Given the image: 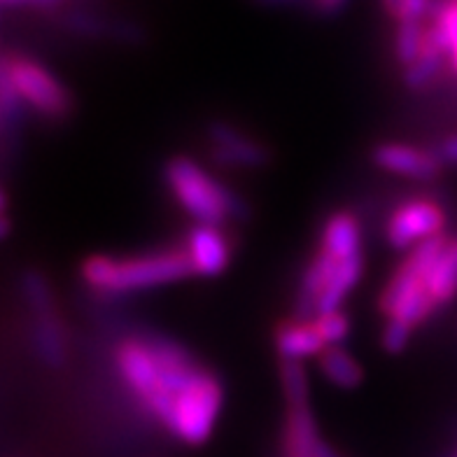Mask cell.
<instances>
[{"label": "cell", "instance_id": "1", "mask_svg": "<svg viewBox=\"0 0 457 457\" xmlns=\"http://www.w3.org/2000/svg\"><path fill=\"white\" fill-rule=\"evenodd\" d=\"M114 371L159 428L185 445L211 439L224 403V387L211 369L159 334H133L114 345Z\"/></svg>", "mask_w": 457, "mask_h": 457}, {"label": "cell", "instance_id": "2", "mask_svg": "<svg viewBox=\"0 0 457 457\" xmlns=\"http://www.w3.org/2000/svg\"><path fill=\"white\" fill-rule=\"evenodd\" d=\"M79 276L96 292L127 295L140 289L162 287L194 276L192 262L182 247L133 257H105L94 254L79 266Z\"/></svg>", "mask_w": 457, "mask_h": 457}, {"label": "cell", "instance_id": "3", "mask_svg": "<svg viewBox=\"0 0 457 457\" xmlns=\"http://www.w3.org/2000/svg\"><path fill=\"white\" fill-rule=\"evenodd\" d=\"M163 182L182 211L196 224L222 227L228 220H243L245 204L234 189L217 180L189 157H170L163 166Z\"/></svg>", "mask_w": 457, "mask_h": 457}, {"label": "cell", "instance_id": "4", "mask_svg": "<svg viewBox=\"0 0 457 457\" xmlns=\"http://www.w3.org/2000/svg\"><path fill=\"white\" fill-rule=\"evenodd\" d=\"M0 72L12 82L24 105L47 120H63L71 114L72 98L63 82L36 59L24 54H5Z\"/></svg>", "mask_w": 457, "mask_h": 457}, {"label": "cell", "instance_id": "5", "mask_svg": "<svg viewBox=\"0 0 457 457\" xmlns=\"http://www.w3.org/2000/svg\"><path fill=\"white\" fill-rule=\"evenodd\" d=\"M378 306L387 320H397L411 329L422 325L434 311H439L429 292L428 273L413 269L406 259L397 266V271L392 273L380 292Z\"/></svg>", "mask_w": 457, "mask_h": 457}, {"label": "cell", "instance_id": "6", "mask_svg": "<svg viewBox=\"0 0 457 457\" xmlns=\"http://www.w3.org/2000/svg\"><path fill=\"white\" fill-rule=\"evenodd\" d=\"M445 211L439 201L429 196L403 199L390 211L383 227L387 245L395 250H413L425 241L444 236Z\"/></svg>", "mask_w": 457, "mask_h": 457}, {"label": "cell", "instance_id": "7", "mask_svg": "<svg viewBox=\"0 0 457 457\" xmlns=\"http://www.w3.org/2000/svg\"><path fill=\"white\" fill-rule=\"evenodd\" d=\"M208 143H211L212 159L227 169H262L271 157L257 138L228 121L208 124Z\"/></svg>", "mask_w": 457, "mask_h": 457}, {"label": "cell", "instance_id": "8", "mask_svg": "<svg viewBox=\"0 0 457 457\" xmlns=\"http://www.w3.org/2000/svg\"><path fill=\"white\" fill-rule=\"evenodd\" d=\"M182 250L192 262L194 276L215 278L227 271L228 262H231L228 236L217 224H194L187 234Z\"/></svg>", "mask_w": 457, "mask_h": 457}, {"label": "cell", "instance_id": "9", "mask_svg": "<svg viewBox=\"0 0 457 457\" xmlns=\"http://www.w3.org/2000/svg\"><path fill=\"white\" fill-rule=\"evenodd\" d=\"M371 159L378 169L402 175V178H411V180H434V178H439L441 169H444V162L436 152L403 143L376 145Z\"/></svg>", "mask_w": 457, "mask_h": 457}, {"label": "cell", "instance_id": "10", "mask_svg": "<svg viewBox=\"0 0 457 457\" xmlns=\"http://www.w3.org/2000/svg\"><path fill=\"white\" fill-rule=\"evenodd\" d=\"M276 350L280 360H306V357L320 355L322 350L329 348L325 338L320 337L315 320H285L276 329Z\"/></svg>", "mask_w": 457, "mask_h": 457}, {"label": "cell", "instance_id": "11", "mask_svg": "<svg viewBox=\"0 0 457 457\" xmlns=\"http://www.w3.org/2000/svg\"><path fill=\"white\" fill-rule=\"evenodd\" d=\"M322 444L311 403L287 406L283 425V457H315Z\"/></svg>", "mask_w": 457, "mask_h": 457}, {"label": "cell", "instance_id": "12", "mask_svg": "<svg viewBox=\"0 0 457 457\" xmlns=\"http://www.w3.org/2000/svg\"><path fill=\"white\" fill-rule=\"evenodd\" d=\"M63 26L72 30V33H78V36L98 37V40H117V43L136 45L145 37L143 29L138 24L121 21V19L101 17V14L82 12V10L68 12L63 17Z\"/></svg>", "mask_w": 457, "mask_h": 457}, {"label": "cell", "instance_id": "13", "mask_svg": "<svg viewBox=\"0 0 457 457\" xmlns=\"http://www.w3.org/2000/svg\"><path fill=\"white\" fill-rule=\"evenodd\" d=\"M318 247L341 259L361 257V227L355 212H331L322 224Z\"/></svg>", "mask_w": 457, "mask_h": 457}, {"label": "cell", "instance_id": "14", "mask_svg": "<svg viewBox=\"0 0 457 457\" xmlns=\"http://www.w3.org/2000/svg\"><path fill=\"white\" fill-rule=\"evenodd\" d=\"M30 343L36 348L37 360L47 367H61L66 361V334L56 313L47 318H30Z\"/></svg>", "mask_w": 457, "mask_h": 457}, {"label": "cell", "instance_id": "15", "mask_svg": "<svg viewBox=\"0 0 457 457\" xmlns=\"http://www.w3.org/2000/svg\"><path fill=\"white\" fill-rule=\"evenodd\" d=\"M445 61H448V56H445L444 47L436 43V37L432 36V30H429L428 26V37H425L422 54L415 59V63H411V66L403 71V82H406V87L413 91L428 89L434 79L439 78V72L444 71Z\"/></svg>", "mask_w": 457, "mask_h": 457}, {"label": "cell", "instance_id": "16", "mask_svg": "<svg viewBox=\"0 0 457 457\" xmlns=\"http://www.w3.org/2000/svg\"><path fill=\"white\" fill-rule=\"evenodd\" d=\"M320 369L331 386L341 387V390H355L364 380L360 361L338 345H329L320 353Z\"/></svg>", "mask_w": 457, "mask_h": 457}, {"label": "cell", "instance_id": "17", "mask_svg": "<svg viewBox=\"0 0 457 457\" xmlns=\"http://www.w3.org/2000/svg\"><path fill=\"white\" fill-rule=\"evenodd\" d=\"M429 292L436 306H445L448 301L455 299L457 295V236L448 241L445 253L436 262L432 273L428 276Z\"/></svg>", "mask_w": 457, "mask_h": 457}, {"label": "cell", "instance_id": "18", "mask_svg": "<svg viewBox=\"0 0 457 457\" xmlns=\"http://www.w3.org/2000/svg\"><path fill=\"white\" fill-rule=\"evenodd\" d=\"M432 36L444 47L448 63L457 75V0H439L432 14Z\"/></svg>", "mask_w": 457, "mask_h": 457}, {"label": "cell", "instance_id": "19", "mask_svg": "<svg viewBox=\"0 0 457 457\" xmlns=\"http://www.w3.org/2000/svg\"><path fill=\"white\" fill-rule=\"evenodd\" d=\"M425 37H428V26L422 21H397L395 30V59L399 66L406 71L415 59L422 54L425 47Z\"/></svg>", "mask_w": 457, "mask_h": 457}, {"label": "cell", "instance_id": "20", "mask_svg": "<svg viewBox=\"0 0 457 457\" xmlns=\"http://www.w3.org/2000/svg\"><path fill=\"white\" fill-rule=\"evenodd\" d=\"M21 296L29 306L30 318H47L54 315V295L47 278L40 271H24L21 276Z\"/></svg>", "mask_w": 457, "mask_h": 457}, {"label": "cell", "instance_id": "21", "mask_svg": "<svg viewBox=\"0 0 457 457\" xmlns=\"http://www.w3.org/2000/svg\"><path fill=\"white\" fill-rule=\"evenodd\" d=\"M280 386L287 406L308 403V376L301 361L280 360Z\"/></svg>", "mask_w": 457, "mask_h": 457}, {"label": "cell", "instance_id": "22", "mask_svg": "<svg viewBox=\"0 0 457 457\" xmlns=\"http://www.w3.org/2000/svg\"><path fill=\"white\" fill-rule=\"evenodd\" d=\"M315 327H318L320 337L325 338L327 345H338L348 338L350 334V320L348 315L337 311V313L318 315L315 318Z\"/></svg>", "mask_w": 457, "mask_h": 457}, {"label": "cell", "instance_id": "23", "mask_svg": "<svg viewBox=\"0 0 457 457\" xmlns=\"http://www.w3.org/2000/svg\"><path fill=\"white\" fill-rule=\"evenodd\" d=\"M411 334H413L411 327L402 325L397 320H386V327H383V334H380L383 350H386V353H392V355H395V353H402V350L409 345Z\"/></svg>", "mask_w": 457, "mask_h": 457}, {"label": "cell", "instance_id": "24", "mask_svg": "<svg viewBox=\"0 0 457 457\" xmlns=\"http://www.w3.org/2000/svg\"><path fill=\"white\" fill-rule=\"evenodd\" d=\"M436 0H403L397 21H425L434 14Z\"/></svg>", "mask_w": 457, "mask_h": 457}, {"label": "cell", "instance_id": "25", "mask_svg": "<svg viewBox=\"0 0 457 457\" xmlns=\"http://www.w3.org/2000/svg\"><path fill=\"white\" fill-rule=\"evenodd\" d=\"M436 154H439L441 162L448 163V166H457V133H453V136L441 140V145L436 147Z\"/></svg>", "mask_w": 457, "mask_h": 457}, {"label": "cell", "instance_id": "26", "mask_svg": "<svg viewBox=\"0 0 457 457\" xmlns=\"http://www.w3.org/2000/svg\"><path fill=\"white\" fill-rule=\"evenodd\" d=\"M348 3L350 0H311V7H313L318 14H322V17H334V14L341 12Z\"/></svg>", "mask_w": 457, "mask_h": 457}, {"label": "cell", "instance_id": "27", "mask_svg": "<svg viewBox=\"0 0 457 457\" xmlns=\"http://www.w3.org/2000/svg\"><path fill=\"white\" fill-rule=\"evenodd\" d=\"M259 5H269V7H301V5H311V0H257Z\"/></svg>", "mask_w": 457, "mask_h": 457}, {"label": "cell", "instance_id": "28", "mask_svg": "<svg viewBox=\"0 0 457 457\" xmlns=\"http://www.w3.org/2000/svg\"><path fill=\"white\" fill-rule=\"evenodd\" d=\"M380 3H383V10H386V12L390 14V17L395 19V21H397L399 12H402V3H403V0H380Z\"/></svg>", "mask_w": 457, "mask_h": 457}, {"label": "cell", "instance_id": "29", "mask_svg": "<svg viewBox=\"0 0 457 457\" xmlns=\"http://www.w3.org/2000/svg\"><path fill=\"white\" fill-rule=\"evenodd\" d=\"M315 457H341V455H338V453L334 451L329 444H327V441H322V444H320V448H318V455H315Z\"/></svg>", "mask_w": 457, "mask_h": 457}, {"label": "cell", "instance_id": "30", "mask_svg": "<svg viewBox=\"0 0 457 457\" xmlns=\"http://www.w3.org/2000/svg\"><path fill=\"white\" fill-rule=\"evenodd\" d=\"M26 0H3V5L5 7H19V5H24Z\"/></svg>", "mask_w": 457, "mask_h": 457}, {"label": "cell", "instance_id": "31", "mask_svg": "<svg viewBox=\"0 0 457 457\" xmlns=\"http://www.w3.org/2000/svg\"><path fill=\"white\" fill-rule=\"evenodd\" d=\"M40 3H43V5H54L56 0H40Z\"/></svg>", "mask_w": 457, "mask_h": 457}, {"label": "cell", "instance_id": "32", "mask_svg": "<svg viewBox=\"0 0 457 457\" xmlns=\"http://www.w3.org/2000/svg\"><path fill=\"white\" fill-rule=\"evenodd\" d=\"M455 457H457V453H455Z\"/></svg>", "mask_w": 457, "mask_h": 457}]
</instances>
